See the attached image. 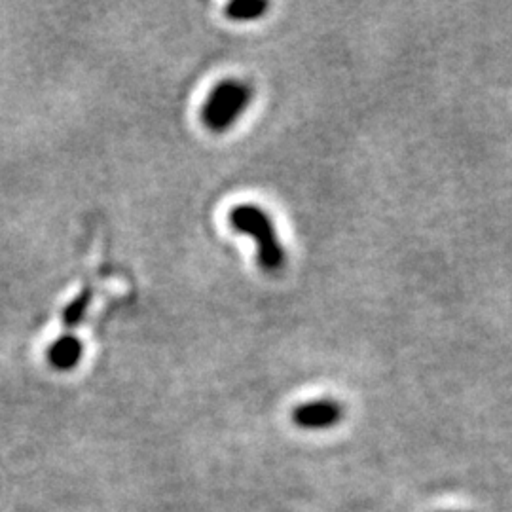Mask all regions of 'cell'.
I'll return each mask as SVG.
<instances>
[{"instance_id": "1", "label": "cell", "mask_w": 512, "mask_h": 512, "mask_svg": "<svg viewBox=\"0 0 512 512\" xmlns=\"http://www.w3.org/2000/svg\"><path fill=\"white\" fill-rule=\"evenodd\" d=\"M230 224L239 234L251 236L256 243L258 266L266 272H277L285 264V249L275 234L274 222L256 205H238L230 211Z\"/></svg>"}, {"instance_id": "2", "label": "cell", "mask_w": 512, "mask_h": 512, "mask_svg": "<svg viewBox=\"0 0 512 512\" xmlns=\"http://www.w3.org/2000/svg\"><path fill=\"white\" fill-rule=\"evenodd\" d=\"M253 99V90L241 80H224L209 93L203 103L202 120L205 128L222 133L238 122Z\"/></svg>"}, {"instance_id": "3", "label": "cell", "mask_w": 512, "mask_h": 512, "mask_svg": "<svg viewBox=\"0 0 512 512\" xmlns=\"http://www.w3.org/2000/svg\"><path fill=\"white\" fill-rule=\"evenodd\" d=\"M344 406L332 399H319L296 406L293 421L296 427L306 431H325L344 420Z\"/></svg>"}, {"instance_id": "4", "label": "cell", "mask_w": 512, "mask_h": 512, "mask_svg": "<svg viewBox=\"0 0 512 512\" xmlns=\"http://www.w3.org/2000/svg\"><path fill=\"white\" fill-rule=\"evenodd\" d=\"M82 355H84V346L73 334H65V336L57 338L46 353L48 363L59 372H69L76 368Z\"/></svg>"}, {"instance_id": "5", "label": "cell", "mask_w": 512, "mask_h": 512, "mask_svg": "<svg viewBox=\"0 0 512 512\" xmlns=\"http://www.w3.org/2000/svg\"><path fill=\"white\" fill-rule=\"evenodd\" d=\"M92 296L93 293L90 289H84V291H80L74 296L73 300L67 304V308L61 313L63 327L74 329L84 321L86 313L90 310V304H92Z\"/></svg>"}, {"instance_id": "6", "label": "cell", "mask_w": 512, "mask_h": 512, "mask_svg": "<svg viewBox=\"0 0 512 512\" xmlns=\"http://www.w3.org/2000/svg\"><path fill=\"white\" fill-rule=\"evenodd\" d=\"M268 10V2L264 0H236L226 6V18L234 21H253L262 18Z\"/></svg>"}]
</instances>
